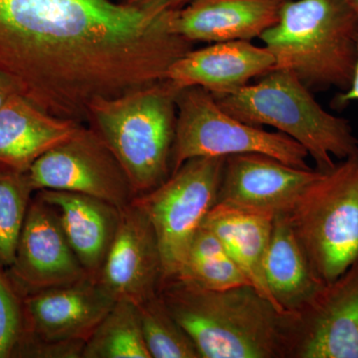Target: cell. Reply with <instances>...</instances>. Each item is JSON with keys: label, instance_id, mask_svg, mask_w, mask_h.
<instances>
[{"label": "cell", "instance_id": "obj_1", "mask_svg": "<svg viewBox=\"0 0 358 358\" xmlns=\"http://www.w3.org/2000/svg\"><path fill=\"white\" fill-rule=\"evenodd\" d=\"M171 13L112 0H0V73L44 112L84 124L93 101L162 81L192 50Z\"/></svg>", "mask_w": 358, "mask_h": 358}, {"label": "cell", "instance_id": "obj_2", "mask_svg": "<svg viewBox=\"0 0 358 358\" xmlns=\"http://www.w3.org/2000/svg\"><path fill=\"white\" fill-rule=\"evenodd\" d=\"M159 293L201 358H289L294 313H282L253 287L213 291L167 280Z\"/></svg>", "mask_w": 358, "mask_h": 358}, {"label": "cell", "instance_id": "obj_3", "mask_svg": "<svg viewBox=\"0 0 358 358\" xmlns=\"http://www.w3.org/2000/svg\"><path fill=\"white\" fill-rule=\"evenodd\" d=\"M274 69L310 91L350 88L357 61L358 18L345 0H287L262 36Z\"/></svg>", "mask_w": 358, "mask_h": 358}, {"label": "cell", "instance_id": "obj_4", "mask_svg": "<svg viewBox=\"0 0 358 358\" xmlns=\"http://www.w3.org/2000/svg\"><path fill=\"white\" fill-rule=\"evenodd\" d=\"M178 90L166 79L90 105L87 122L121 164L136 196L171 174Z\"/></svg>", "mask_w": 358, "mask_h": 358}, {"label": "cell", "instance_id": "obj_5", "mask_svg": "<svg viewBox=\"0 0 358 358\" xmlns=\"http://www.w3.org/2000/svg\"><path fill=\"white\" fill-rule=\"evenodd\" d=\"M228 114L252 126H267L307 150L317 169L329 171L339 160L358 155L350 122L324 110L294 74L274 69L229 95L214 96Z\"/></svg>", "mask_w": 358, "mask_h": 358}, {"label": "cell", "instance_id": "obj_6", "mask_svg": "<svg viewBox=\"0 0 358 358\" xmlns=\"http://www.w3.org/2000/svg\"><path fill=\"white\" fill-rule=\"evenodd\" d=\"M284 214L320 279L343 274L358 261V155L322 171Z\"/></svg>", "mask_w": 358, "mask_h": 358}, {"label": "cell", "instance_id": "obj_7", "mask_svg": "<svg viewBox=\"0 0 358 358\" xmlns=\"http://www.w3.org/2000/svg\"><path fill=\"white\" fill-rule=\"evenodd\" d=\"M176 134L171 173L196 157L262 154L299 169H310L305 148L280 131H266L233 117L211 93L199 87L180 90L176 96Z\"/></svg>", "mask_w": 358, "mask_h": 358}, {"label": "cell", "instance_id": "obj_8", "mask_svg": "<svg viewBox=\"0 0 358 358\" xmlns=\"http://www.w3.org/2000/svg\"><path fill=\"white\" fill-rule=\"evenodd\" d=\"M225 159L187 160L164 183L134 197L154 226L162 255V284L178 274L195 235L215 205Z\"/></svg>", "mask_w": 358, "mask_h": 358}, {"label": "cell", "instance_id": "obj_9", "mask_svg": "<svg viewBox=\"0 0 358 358\" xmlns=\"http://www.w3.org/2000/svg\"><path fill=\"white\" fill-rule=\"evenodd\" d=\"M27 176L35 192L48 189L80 193L119 208L136 197L115 155L96 131L84 124L68 140L40 157Z\"/></svg>", "mask_w": 358, "mask_h": 358}, {"label": "cell", "instance_id": "obj_10", "mask_svg": "<svg viewBox=\"0 0 358 358\" xmlns=\"http://www.w3.org/2000/svg\"><path fill=\"white\" fill-rule=\"evenodd\" d=\"M322 173L262 154L230 155L225 159L214 207L274 218L288 212Z\"/></svg>", "mask_w": 358, "mask_h": 358}, {"label": "cell", "instance_id": "obj_11", "mask_svg": "<svg viewBox=\"0 0 358 358\" xmlns=\"http://www.w3.org/2000/svg\"><path fill=\"white\" fill-rule=\"evenodd\" d=\"M289 358H358V261L294 313Z\"/></svg>", "mask_w": 358, "mask_h": 358}, {"label": "cell", "instance_id": "obj_12", "mask_svg": "<svg viewBox=\"0 0 358 358\" xmlns=\"http://www.w3.org/2000/svg\"><path fill=\"white\" fill-rule=\"evenodd\" d=\"M7 274L23 296L90 278L78 260L52 205L35 194Z\"/></svg>", "mask_w": 358, "mask_h": 358}, {"label": "cell", "instance_id": "obj_13", "mask_svg": "<svg viewBox=\"0 0 358 358\" xmlns=\"http://www.w3.org/2000/svg\"><path fill=\"white\" fill-rule=\"evenodd\" d=\"M96 281L115 301L143 303L159 293L162 262L154 226L145 211L131 201L121 218Z\"/></svg>", "mask_w": 358, "mask_h": 358}, {"label": "cell", "instance_id": "obj_14", "mask_svg": "<svg viewBox=\"0 0 358 358\" xmlns=\"http://www.w3.org/2000/svg\"><path fill=\"white\" fill-rule=\"evenodd\" d=\"M115 303L92 278L26 294L23 338L87 341Z\"/></svg>", "mask_w": 358, "mask_h": 358}, {"label": "cell", "instance_id": "obj_15", "mask_svg": "<svg viewBox=\"0 0 358 358\" xmlns=\"http://www.w3.org/2000/svg\"><path fill=\"white\" fill-rule=\"evenodd\" d=\"M274 67V57L265 46L252 41L218 42L186 52L169 68L166 80L178 91L199 87L220 96L239 91Z\"/></svg>", "mask_w": 358, "mask_h": 358}, {"label": "cell", "instance_id": "obj_16", "mask_svg": "<svg viewBox=\"0 0 358 358\" xmlns=\"http://www.w3.org/2000/svg\"><path fill=\"white\" fill-rule=\"evenodd\" d=\"M287 0H193L173 11V29L192 42L252 41L278 22Z\"/></svg>", "mask_w": 358, "mask_h": 358}, {"label": "cell", "instance_id": "obj_17", "mask_svg": "<svg viewBox=\"0 0 358 358\" xmlns=\"http://www.w3.org/2000/svg\"><path fill=\"white\" fill-rule=\"evenodd\" d=\"M82 124L48 114L24 96H13L0 108V171L27 173L40 157Z\"/></svg>", "mask_w": 358, "mask_h": 358}, {"label": "cell", "instance_id": "obj_18", "mask_svg": "<svg viewBox=\"0 0 358 358\" xmlns=\"http://www.w3.org/2000/svg\"><path fill=\"white\" fill-rule=\"evenodd\" d=\"M57 211L71 248L92 279H98L117 233L121 208L80 193L36 192Z\"/></svg>", "mask_w": 358, "mask_h": 358}, {"label": "cell", "instance_id": "obj_19", "mask_svg": "<svg viewBox=\"0 0 358 358\" xmlns=\"http://www.w3.org/2000/svg\"><path fill=\"white\" fill-rule=\"evenodd\" d=\"M265 279L275 307L289 313L303 310L327 285L313 270L284 213L273 219Z\"/></svg>", "mask_w": 358, "mask_h": 358}, {"label": "cell", "instance_id": "obj_20", "mask_svg": "<svg viewBox=\"0 0 358 358\" xmlns=\"http://www.w3.org/2000/svg\"><path fill=\"white\" fill-rule=\"evenodd\" d=\"M273 219L213 207L202 225L220 239L250 286L275 306L265 279V260Z\"/></svg>", "mask_w": 358, "mask_h": 358}, {"label": "cell", "instance_id": "obj_21", "mask_svg": "<svg viewBox=\"0 0 358 358\" xmlns=\"http://www.w3.org/2000/svg\"><path fill=\"white\" fill-rule=\"evenodd\" d=\"M174 278L213 291L250 286L220 239L203 225L195 235L185 262Z\"/></svg>", "mask_w": 358, "mask_h": 358}, {"label": "cell", "instance_id": "obj_22", "mask_svg": "<svg viewBox=\"0 0 358 358\" xmlns=\"http://www.w3.org/2000/svg\"><path fill=\"white\" fill-rule=\"evenodd\" d=\"M82 358H152L136 306L131 301H115L87 339Z\"/></svg>", "mask_w": 358, "mask_h": 358}, {"label": "cell", "instance_id": "obj_23", "mask_svg": "<svg viewBox=\"0 0 358 358\" xmlns=\"http://www.w3.org/2000/svg\"><path fill=\"white\" fill-rule=\"evenodd\" d=\"M152 358H201L189 334L169 312L159 293L136 305Z\"/></svg>", "mask_w": 358, "mask_h": 358}, {"label": "cell", "instance_id": "obj_24", "mask_svg": "<svg viewBox=\"0 0 358 358\" xmlns=\"http://www.w3.org/2000/svg\"><path fill=\"white\" fill-rule=\"evenodd\" d=\"M27 173L0 171V267H10L34 193Z\"/></svg>", "mask_w": 358, "mask_h": 358}, {"label": "cell", "instance_id": "obj_25", "mask_svg": "<svg viewBox=\"0 0 358 358\" xmlns=\"http://www.w3.org/2000/svg\"><path fill=\"white\" fill-rule=\"evenodd\" d=\"M24 296L0 267V358H14L25 333Z\"/></svg>", "mask_w": 358, "mask_h": 358}, {"label": "cell", "instance_id": "obj_26", "mask_svg": "<svg viewBox=\"0 0 358 358\" xmlns=\"http://www.w3.org/2000/svg\"><path fill=\"white\" fill-rule=\"evenodd\" d=\"M193 0H122L128 6L155 11H174L182 8Z\"/></svg>", "mask_w": 358, "mask_h": 358}, {"label": "cell", "instance_id": "obj_27", "mask_svg": "<svg viewBox=\"0 0 358 358\" xmlns=\"http://www.w3.org/2000/svg\"><path fill=\"white\" fill-rule=\"evenodd\" d=\"M357 50H358V40H357ZM358 101V54L357 65H355V74H353L352 83H350V88L343 92H339L334 96L333 103V108L336 109H343L346 107L348 103Z\"/></svg>", "mask_w": 358, "mask_h": 358}, {"label": "cell", "instance_id": "obj_28", "mask_svg": "<svg viewBox=\"0 0 358 358\" xmlns=\"http://www.w3.org/2000/svg\"><path fill=\"white\" fill-rule=\"evenodd\" d=\"M15 95H20L15 85L10 79L0 73V108Z\"/></svg>", "mask_w": 358, "mask_h": 358}, {"label": "cell", "instance_id": "obj_29", "mask_svg": "<svg viewBox=\"0 0 358 358\" xmlns=\"http://www.w3.org/2000/svg\"><path fill=\"white\" fill-rule=\"evenodd\" d=\"M358 18V0H345Z\"/></svg>", "mask_w": 358, "mask_h": 358}]
</instances>
